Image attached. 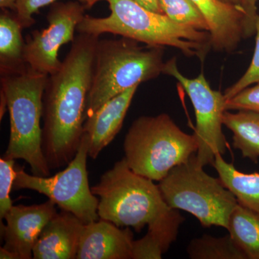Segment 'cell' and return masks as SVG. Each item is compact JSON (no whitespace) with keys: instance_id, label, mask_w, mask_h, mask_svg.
<instances>
[{"instance_id":"obj_1","label":"cell","mask_w":259,"mask_h":259,"mask_svg":"<svg viewBox=\"0 0 259 259\" xmlns=\"http://www.w3.org/2000/svg\"><path fill=\"white\" fill-rule=\"evenodd\" d=\"M97 35L79 33L42 95V148L51 169L68 164L83 136L93 81Z\"/></svg>"},{"instance_id":"obj_2","label":"cell","mask_w":259,"mask_h":259,"mask_svg":"<svg viewBox=\"0 0 259 259\" xmlns=\"http://www.w3.org/2000/svg\"><path fill=\"white\" fill-rule=\"evenodd\" d=\"M110 15L95 18L86 15L76 31L100 36L112 33L142 44L179 49L186 56L203 61L212 49L208 31L180 25L163 14L145 9L134 0H105Z\"/></svg>"},{"instance_id":"obj_3","label":"cell","mask_w":259,"mask_h":259,"mask_svg":"<svg viewBox=\"0 0 259 259\" xmlns=\"http://www.w3.org/2000/svg\"><path fill=\"white\" fill-rule=\"evenodd\" d=\"M49 75L27 63L14 69L0 70V93L10 114V138L5 157L24 160L32 175L49 177L51 168L42 148V95Z\"/></svg>"},{"instance_id":"obj_4","label":"cell","mask_w":259,"mask_h":259,"mask_svg":"<svg viewBox=\"0 0 259 259\" xmlns=\"http://www.w3.org/2000/svg\"><path fill=\"white\" fill-rule=\"evenodd\" d=\"M163 47L141 46L124 37L99 39L87 102V118L112 97L163 74Z\"/></svg>"},{"instance_id":"obj_5","label":"cell","mask_w":259,"mask_h":259,"mask_svg":"<svg viewBox=\"0 0 259 259\" xmlns=\"http://www.w3.org/2000/svg\"><path fill=\"white\" fill-rule=\"evenodd\" d=\"M123 150L131 170L160 182L197 153L198 143L194 134H186L169 115L161 113L134 120L124 139Z\"/></svg>"},{"instance_id":"obj_6","label":"cell","mask_w":259,"mask_h":259,"mask_svg":"<svg viewBox=\"0 0 259 259\" xmlns=\"http://www.w3.org/2000/svg\"><path fill=\"white\" fill-rule=\"evenodd\" d=\"M92 192L99 198L98 214L120 228L140 233L164 215L171 207L153 180L135 173L125 158L100 177Z\"/></svg>"},{"instance_id":"obj_7","label":"cell","mask_w":259,"mask_h":259,"mask_svg":"<svg viewBox=\"0 0 259 259\" xmlns=\"http://www.w3.org/2000/svg\"><path fill=\"white\" fill-rule=\"evenodd\" d=\"M195 155L172 168L160 181L158 188L168 207L190 213L203 228L218 226L227 229L238 200L219 177L204 171Z\"/></svg>"},{"instance_id":"obj_8","label":"cell","mask_w":259,"mask_h":259,"mask_svg":"<svg viewBox=\"0 0 259 259\" xmlns=\"http://www.w3.org/2000/svg\"><path fill=\"white\" fill-rule=\"evenodd\" d=\"M88 156V139L83 134L77 152L65 169L53 177H39L20 168L17 170L13 188L33 190L47 196L61 210L72 213L84 224L98 221L100 200L89 185Z\"/></svg>"},{"instance_id":"obj_9","label":"cell","mask_w":259,"mask_h":259,"mask_svg":"<svg viewBox=\"0 0 259 259\" xmlns=\"http://www.w3.org/2000/svg\"><path fill=\"white\" fill-rule=\"evenodd\" d=\"M163 74L176 79L190 97L196 117L194 134L198 143L196 160L203 167L212 164L216 155L225 154L228 146L222 127L224 93L212 90L203 73L194 79L186 77L177 67L175 58L165 62Z\"/></svg>"},{"instance_id":"obj_10","label":"cell","mask_w":259,"mask_h":259,"mask_svg":"<svg viewBox=\"0 0 259 259\" xmlns=\"http://www.w3.org/2000/svg\"><path fill=\"white\" fill-rule=\"evenodd\" d=\"M88 10L77 1L56 2L51 5L47 19L48 27L30 32L25 40L24 60L35 71L50 75L60 67L58 57L64 44L74 41V32Z\"/></svg>"},{"instance_id":"obj_11","label":"cell","mask_w":259,"mask_h":259,"mask_svg":"<svg viewBox=\"0 0 259 259\" xmlns=\"http://www.w3.org/2000/svg\"><path fill=\"white\" fill-rule=\"evenodd\" d=\"M56 204L49 199L44 203L13 205L1 223L3 248L15 253L18 259L32 258V250L46 225L57 213Z\"/></svg>"},{"instance_id":"obj_12","label":"cell","mask_w":259,"mask_h":259,"mask_svg":"<svg viewBox=\"0 0 259 259\" xmlns=\"http://www.w3.org/2000/svg\"><path fill=\"white\" fill-rule=\"evenodd\" d=\"M134 233L109 221L83 225L76 259H133Z\"/></svg>"},{"instance_id":"obj_13","label":"cell","mask_w":259,"mask_h":259,"mask_svg":"<svg viewBox=\"0 0 259 259\" xmlns=\"http://www.w3.org/2000/svg\"><path fill=\"white\" fill-rule=\"evenodd\" d=\"M139 86L136 85L112 97L86 119L83 134L88 137L90 158L96 159L120 132Z\"/></svg>"},{"instance_id":"obj_14","label":"cell","mask_w":259,"mask_h":259,"mask_svg":"<svg viewBox=\"0 0 259 259\" xmlns=\"http://www.w3.org/2000/svg\"><path fill=\"white\" fill-rule=\"evenodd\" d=\"M208 24L211 47L233 52L244 39L245 13L241 6L220 0H192Z\"/></svg>"},{"instance_id":"obj_15","label":"cell","mask_w":259,"mask_h":259,"mask_svg":"<svg viewBox=\"0 0 259 259\" xmlns=\"http://www.w3.org/2000/svg\"><path fill=\"white\" fill-rule=\"evenodd\" d=\"M84 223L61 210L46 225L32 250L34 259H75Z\"/></svg>"},{"instance_id":"obj_16","label":"cell","mask_w":259,"mask_h":259,"mask_svg":"<svg viewBox=\"0 0 259 259\" xmlns=\"http://www.w3.org/2000/svg\"><path fill=\"white\" fill-rule=\"evenodd\" d=\"M185 221L179 209H170L156 222L148 226L147 233L134 241L133 259H160L177 240Z\"/></svg>"},{"instance_id":"obj_17","label":"cell","mask_w":259,"mask_h":259,"mask_svg":"<svg viewBox=\"0 0 259 259\" xmlns=\"http://www.w3.org/2000/svg\"><path fill=\"white\" fill-rule=\"evenodd\" d=\"M223 124L233 133V148L241 151L243 158L258 163L259 159V112L238 110L223 113Z\"/></svg>"},{"instance_id":"obj_18","label":"cell","mask_w":259,"mask_h":259,"mask_svg":"<svg viewBox=\"0 0 259 259\" xmlns=\"http://www.w3.org/2000/svg\"><path fill=\"white\" fill-rule=\"evenodd\" d=\"M212 165L223 185L234 194L238 203L259 213V173L238 171L221 154L216 155Z\"/></svg>"},{"instance_id":"obj_19","label":"cell","mask_w":259,"mask_h":259,"mask_svg":"<svg viewBox=\"0 0 259 259\" xmlns=\"http://www.w3.org/2000/svg\"><path fill=\"white\" fill-rule=\"evenodd\" d=\"M227 230L246 259H259V213L238 203Z\"/></svg>"},{"instance_id":"obj_20","label":"cell","mask_w":259,"mask_h":259,"mask_svg":"<svg viewBox=\"0 0 259 259\" xmlns=\"http://www.w3.org/2000/svg\"><path fill=\"white\" fill-rule=\"evenodd\" d=\"M23 30L14 13L3 10L0 14V70L14 69L25 64Z\"/></svg>"},{"instance_id":"obj_21","label":"cell","mask_w":259,"mask_h":259,"mask_svg":"<svg viewBox=\"0 0 259 259\" xmlns=\"http://www.w3.org/2000/svg\"><path fill=\"white\" fill-rule=\"evenodd\" d=\"M187 252L192 259H246L229 234L223 237L204 234L194 238Z\"/></svg>"},{"instance_id":"obj_22","label":"cell","mask_w":259,"mask_h":259,"mask_svg":"<svg viewBox=\"0 0 259 259\" xmlns=\"http://www.w3.org/2000/svg\"><path fill=\"white\" fill-rule=\"evenodd\" d=\"M163 14L172 21L209 32L205 18L192 0H159Z\"/></svg>"},{"instance_id":"obj_23","label":"cell","mask_w":259,"mask_h":259,"mask_svg":"<svg viewBox=\"0 0 259 259\" xmlns=\"http://www.w3.org/2000/svg\"><path fill=\"white\" fill-rule=\"evenodd\" d=\"M17 171L15 159L3 156L0 158V219L3 221L7 213L13 207L10 192L14 187Z\"/></svg>"},{"instance_id":"obj_24","label":"cell","mask_w":259,"mask_h":259,"mask_svg":"<svg viewBox=\"0 0 259 259\" xmlns=\"http://www.w3.org/2000/svg\"><path fill=\"white\" fill-rule=\"evenodd\" d=\"M57 0H17L14 13L17 20L22 28H28L35 23L32 15L39 11L40 8L52 5ZM87 7L88 9L93 8L99 2L105 0H77Z\"/></svg>"},{"instance_id":"obj_25","label":"cell","mask_w":259,"mask_h":259,"mask_svg":"<svg viewBox=\"0 0 259 259\" xmlns=\"http://www.w3.org/2000/svg\"><path fill=\"white\" fill-rule=\"evenodd\" d=\"M253 83H259V15L255 19V45L251 62L241 79L226 89L224 93L226 100Z\"/></svg>"},{"instance_id":"obj_26","label":"cell","mask_w":259,"mask_h":259,"mask_svg":"<svg viewBox=\"0 0 259 259\" xmlns=\"http://www.w3.org/2000/svg\"><path fill=\"white\" fill-rule=\"evenodd\" d=\"M226 110H251L259 112V83L248 87L226 100Z\"/></svg>"},{"instance_id":"obj_27","label":"cell","mask_w":259,"mask_h":259,"mask_svg":"<svg viewBox=\"0 0 259 259\" xmlns=\"http://www.w3.org/2000/svg\"><path fill=\"white\" fill-rule=\"evenodd\" d=\"M258 0H242L241 7L245 13L244 37L248 38L255 34V19Z\"/></svg>"},{"instance_id":"obj_28","label":"cell","mask_w":259,"mask_h":259,"mask_svg":"<svg viewBox=\"0 0 259 259\" xmlns=\"http://www.w3.org/2000/svg\"><path fill=\"white\" fill-rule=\"evenodd\" d=\"M134 1L149 11L158 13V14L164 15L160 6L159 0H134Z\"/></svg>"},{"instance_id":"obj_29","label":"cell","mask_w":259,"mask_h":259,"mask_svg":"<svg viewBox=\"0 0 259 259\" xmlns=\"http://www.w3.org/2000/svg\"><path fill=\"white\" fill-rule=\"evenodd\" d=\"M17 0H0V8L2 10H9L15 11Z\"/></svg>"},{"instance_id":"obj_30","label":"cell","mask_w":259,"mask_h":259,"mask_svg":"<svg viewBox=\"0 0 259 259\" xmlns=\"http://www.w3.org/2000/svg\"><path fill=\"white\" fill-rule=\"evenodd\" d=\"M0 258L1 259H18V257L15 253L5 249L3 247L0 248Z\"/></svg>"},{"instance_id":"obj_31","label":"cell","mask_w":259,"mask_h":259,"mask_svg":"<svg viewBox=\"0 0 259 259\" xmlns=\"http://www.w3.org/2000/svg\"><path fill=\"white\" fill-rule=\"evenodd\" d=\"M8 108V103H7L6 98L3 93H0V119H3L6 109Z\"/></svg>"},{"instance_id":"obj_32","label":"cell","mask_w":259,"mask_h":259,"mask_svg":"<svg viewBox=\"0 0 259 259\" xmlns=\"http://www.w3.org/2000/svg\"><path fill=\"white\" fill-rule=\"evenodd\" d=\"M222 3H226V4L238 5L241 6L242 0H220Z\"/></svg>"}]
</instances>
